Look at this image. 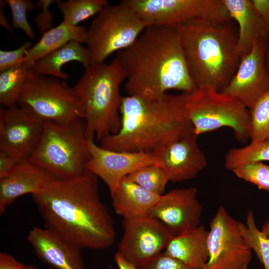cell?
Listing matches in <instances>:
<instances>
[{"instance_id":"cell-10","label":"cell","mask_w":269,"mask_h":269,"mask_svg":"<svg viewBox=\"0 0 269 269\" xmlns=\"http://www.w3.org/2000/svg\"><path fill=\"white\" fill-rule=\"evenodd\" d=\"M148 24L174 27L196 19L218 23L231 19L223 0L121 1Z\"/></svg>"},{"instance_id":"cell-25","label":"cell","mask_w":269,"mask_h":269,"mask_svg":"<svg viewBox=\"0 0 269 269\" xmlns=\"http://www.w3.org/2000/svg\"><path fill=\"white\" fill-rule=\"evenodd\" d=\"M56 3L63 16L62 21L73 26L98 14L109 4L107 0H58Z\"/></svg>"},{"instance_id":"cell-32","label":"cell","mask_w":269,"mask_h":269,"mask_svg":"<svg viewBox=\"0 0 269 269\" xmlns=\"http://www.w3.org/2000/svg\"><path fill=\"white\" fill-rule=\"evenodd\" d=\"M12 14V24L16 28L22 30L30 39L35 38L34 32L27 18V12L34 7L31 0H6Z\"/></svg>"},{"instance_id":"cell-35","label":"cell","mask_w":269,"mask_h":269,"mask_svg":"<svg viewBox=\"0 0 269 269\" xmlns=\"http://www.w3.org/2000/svg\"><path fill=\"white\" fill-rule=\"evenodd\" d=\"M141 269H194L163 253L148 262Z\"/></svg>"},{"instance_id":"cell-13","label":"cell","mask_w":269,"mask_h":269,"mask_svg":"<svg viewBox=\"0 0 269 269\" xmlns=\"http://www.w3.org/2000/svg\"><path fill=\"white\" fill-rule=\"evenodd\" d=\"M45 122L15 105L0 109V150L21 160L28 159L41 136Z\"/></svg>"},{"instance_id":"cell-19","label":"cell","mask_w":269,"mask_h":269,"mask_svg":"<svg viewBox=\"0 0 269 269\" xmlns=\"http://www.w3.org/2000/svg\"><path fill=\"white\" fill-rule=\"evenodd\" d=\"M27 240L37 256L57 269H85L80 250L46 228L34 227Z\"/></svg>"},{"instance_id":"cell-9","label":"cell","mask_w":269,"mask_h":269,"mask_svg":"<svg viewBox=\"0 0 269 269\" xmlns=\"http://www.w3.org/2000/svg\"><path fill=\"white\" fill-rule=\"evenodd\" d=\"M17 105L28 109L44 122L67 123L84 119L73 87L61 79L30 71Z\"/></svg>"},{"instance_id":"cell-26","label":"cell","mask_w":269,"mask_h":269,"mask_svg":"<svg viewBox=\"0 0 269 269\" xmlns=\"http://www.w3.org/2000/svg\"><path fill=\"white\" fill-rule=\"evenodd\" d=\"M30 67L26 63L10 68L0 74V103L7 108L17 104Z\"/></svg>"},{"instance_id":"cell-33","label":"cell","mask_w":269,"mask_h":269,"mask_svg":"<svg viewBox=\"0 0 269 269\" xmlns=\"http://www.w3.org/2000/svg\"><path fill=\"white\" fill-rule=\"evenodd\" d=\"M32 46V42L27 41L19 47L12 50H0V72L17 66L24 63L25 54Z\"/></svg>"},{"instance_id":"cell-6","label":"cell","mask_w":269,"mask_h":269,"mask_svg":"<svg viewBox=\"0 0 269 269\" xmlns=\"http://www.w3.org/2000/svg\"><path fill=\"white\" fill-rule=\"evenodd\" d=\"M90 158L84 119L67 123L45 122L39 141L29 158L58 178L84 171Z\"/></svg>"},{"instance_id":"cell-30","label":"cell","mask_w":269,"mask_h":269,"mask_svg":"<svg viewBox=\"0 0 269 269\" xmlns=\"http://www.w3.org/2000/svg\"><path fill=\"white\" fill-rule=\"evenodd\" d=\"M126 177L147 191L159 195L163 194L169 181L164 170L156 164L142 167Z\"/></svg>"},{"instance_id":"cell-20","label":"cell","mask_w":269,"mask_h":269,"mask_svg":"<svg viewBox=\"0 0 269 269\" xmlns=\"http://www.w3.org/2000/svg\"><path fill=\"white\" fill-rule=\"evenodd\" d=\"M231 18L238 23L237 48L243 57L257 38L269 40V27L256 10L252 0H223Z\"/></svg>"},{"instance_id":"cell-1","label":"cell","mask_w":269,"mask_h":269,"mask_svg":"<svg viewBox=\"0 0 269 269\" xmlns=\"http://www.w3.org/2000/svg\"><path fill=\"white\" fill-rule=\"evenodd\" d=\"M32 196L45 228L73 246L102 250L115 242L113 219L100 198L98 177L87 169L57 178Z\"/></svg>"},{"instance_id":"cell-12","label":"cell","mask_w":269,"mask_h":269,"mask_svg":"<svg viewBox=\"0 0 269 269\" xmlns=\"http://www.w3.org/2000/svg\"><path fill=\"white\" fill-rule=\"evenodd\" d=\"M123 227L117 252L139 268L162 253L173 237L162 223L149 215L123 218Z\"/></svg>"},{"instance_id":"cell-3","label":"cell","mask_w":269,"mask_h":269,"mask_svg":"<svg viewBox=\"0 0 269 269\" xmlns=\"http://www.w3.org/2000/svg\"><path fill=\"white\" fill-rule=\"evenodd\" d=\"M189 94L123 97L121 128L103 138L100 145L117 151L151 152L194 134L187 112Z\"/></svg>"},{"instance_id":"cell-34","label":"cell","mask_w":269,"mask_h":269,"mask_svg":"<svg viewBox=\"0 0 269 269\" xmlns=\"http://www.w3.org/2000/svg\"><path fill=\"white\" fill-rule=\"evenodd\" d=\"M54 1L53 0H39L37 2L40 10L35 17L34 21L41 35L52 28L54 14L49 10V7Z\"/></svg>"},{"instance_id":"cell-40","label":"cell","mask_w":269,"mask_h":269,"mask_svg":"<svg viewBox=\"0 0 269 269\" xmlns=\"http://www.w3.org/2000/svg\"><path fill=\"white\" fill-rule=\"evenodd\" d=\"M6 1L3 0H0V24L4 27L7 30H8L9 32H12V28H11L10 26L9 25L8 21L6 20V18H5L4 13L3 12V7L5 5V4H6Z\"/></svg>"},{"instance_id":"cell-43","label":"cell","mask_w":269,"mask_h":269,"mask_svg":"<svg viewBox=\"0 0 269 269\" xmlns=\"http://www.w3.org/2000/svg\"><path fill=\"white\" fill-rule=\"evenodd\" d=\"M24 269H38L34 266L30 265V266H26L25 268Z\"/></svg>"},{"instance_id":"cell-18","label":"cell","mask_w":269,"mask_h":269,"mask_svg":"<svg viewBox=\"0 0 269 269\" xmlns=\"http://www.w3.org/2000/svg\"><path fill=\"white\" fill-rule=\"evenodd\" d=\"M56 178L30 160L22 161L12 173L0 178V214L18 197L38 193Z\"/></svg>"},{"instance_id":"cell-24","label":"cell","mask_w":269,"mask_h":269,"mask_svg":"<svg viewBox=\"0 0 269 269\" xmlns=\"http://www.w3.org/2000/svg\"><path fill=\"white\" fill-rule=\"evenodd\" d=\"M87 30L84 26L62 21L43 33L39 40L28 49L24 63L31 67L38 60L72 41L85 43Z\"/></svg>"},{"instance_id":"cell-5","label":"cell","mask_w":269,"mask_h":269,"mask_svg":"<svg viewBox=\"0 0 269 269\" xmlns=\"http://www.w3.org/2000/svg\"><path fill=\"white\" fill-rule=\"evenodd\" d=\"M125 74L116 57L110 63L91 64L73 87L82 107L87 139L117 133L121 126L123 97L120 86Z\"/></svg>"},{"instance_id":"cell-22","label":"cell","mask_w":269,"mask_h":269,"mask_svg":"<svg viewBox=\"0 0 269 269\" xmlns=\"http://www.w3.org/2000/svg\"><path fill=\"white\" fill-rule=\"evenodd\" d=\"M115 212L123 218L148 215L160 195L124 178L111 194Z\"/></svg>"},{"instance_id":"cell-28","label":"cell","mask_w":269,"mask_h":269,"mask_svg":"<svg viewBox=\"0 0 269 269\" xmlns=\"http://www.w3.org/2000/svg\"><path fill=\"white\" fill-rule=\"evenodd\" d=\"M241 229L245 240L264 269H269V239L258 228L253 211L248 212L246 224L242 223Z\"/></svg>"},{"instance_id":"cell-17","label":"cell","mask_w":269,"mask_h":269,"mask_svg":"<svg viewBox=\"0 0 269 269\" xmlns=\"http://www.w3.org/2000/svg\"><path fill=\"white\" fill-rule=\"evenodd\" d=\"M197 137L192 134L151 152L169 181L180 182L191 179L207 166L206 156L198 144Z\"/></svg>"},{"instance_id":"cell-37","label":"cell","mask_w":269,"mask_h":269,"mask_svg":"<svg viewBox=\"0 0 269 269\" xmlns=\"http://www.w3.org/2000/svg\"><path fill=\"white\" fill-rule=\"evenodd\" d=\"M25 266L11 255L0 253V269H24Z\"/></svg>"},{"instance_id":"cell-27","label":"cell","mask_w":269,"mask_h":269,"mask_svg":"<svg viewBox=\"0 0 269 269\" xmlns=\"http://www.w3.org/2000/svg\"><path fill=\"white\" fill-rule=\"evenodd\" d=\"M258 161H269V141H251L241 147H233L227 152L225 167L231 171L244 165Z\"/></svg>"},{"instance_id":"cell-16","label":"cell","mask_w":269,"mask_h":269,"mask_svg":"<svg viewBox=\"0 0 269 269\" xmlns=\"http://www.w3.org/2000/svg\"><path fill=\"white\" fill-rule=\"evenodd\" d=\"M202 212L197 189L187 187L173 189L160 195L148 215L176 236L200 225Z\"/></svg>"},{"instance_id":"cell-7","label":"cell","mask_w":269,"mask_h":269,"mask_svg":"<svg viewBox=\"0 0 269 269\" xmlns=\"http://www.w3.org/2000/svg\"><path fill=\"white\" fill-rule=\"evenodd\" d=\"M186 107L197 136L226 127L240 142L250 138L249 109L233 97L211 88H197L189 93Z\"/></svg>"},{"instance_id":"cell-29","label":"cell","mask_w":269,"mask_h":269,"mask_svg":"<svg viewBox=\"0 0 269 269\" xmlns=\"http://www.w3.org/2000/svg\"><path fill=\"white\" fill-rule=\"evenodd\" d=\"M249 111L251 141H269V90Z\"/></svg>"},{"instance_id":"cell-41","label":"cell","mask_w":269,"mask_h":269,"mask_svg":"<svg viewBox=\"0 0 269 269\" xmlns=\"http://www.w3.org/2000/svg\"><path fill=\"white\" fill-rule=\"evenodd\" d=\"M261 231L269 239V218L263 225Z\"/></svg>"},{"instance_id":"cell-36","label":"cell","mask_w":269,"mask_h":269,"mask_svg":"<svg viewBox=\"0 0 269 269\" xmlns=\"http://www.w3.org/2000/svg\"><path fill=\"white\" fill-rule=\"evenodd\" d=\"M22 161L7 152L0 150V178L12 173Z\"/></svg>"},{"instance_id":"cell-21","label":"cell","mask_w":269,"mask_h":269,"mask_svg":"<svg viewBox=\"0 0 269 269\" xmlns=\"http://www.w3.org/2000/svg\"><path fill=\"white\" fill-rule=\"evenodd\" d=\"M208 231L203 225L173 236L163 253L194 269H203L208 259Z\"/></svg>"},{"instance_id":"cell-2","label":"cell","mask_w":269,"mask_h":269,"mask_svg":"<svg viewBox=\"0 0 269 269\" xmlns=\"http://www.w3.org/2000/svg\"><path fill=\"white\" fill-rule=\"evenodd\" d=\"M116 57L125 74L128 96L156 98L171 89L191 93L197 88L175 27L147 26Z\"/></svg>"},{"instance_id":"cell-38","label":"cell","mask_w":269,"mask_h":269,"mask_svg":"<svg viewBox=\"0 0 269 269\" xmlns=\"http://www.w3.org/2000/svg\"><path fill=\"white\" fill-rule=\"evenodd\" d=\"M252 1L259 15L269 27V0H252Z\"/></svg>"},{"instance_id":"cell-14","label":"cell","mask_w":269,"mask_h":269,"mask_svg":"<svg viewBox=\"0 0 269 269\" xmlns=\"http://www.w3.org/2000/svg\"><path fill=\"white\" fill-rule=\"evenodd\" d=\"M269 40L257 38L252 48L241 57L229 84L221 91L233 97L250 109L269 90V72L266 61Z\"/></svg>"},{"instance_id":"cell-4","label":"cell","mask_w":269,"mask_h":269,"mask_svg":"<svg viewBox=\"0 0 269 269\" xmlns=\"http://www.w3.org/2000/svg\"><path fill=\"white\" fill-rule=\"evenodd\" d=\"M179 33L188 69L197 88L221 91L240 64L238 34L228 22L196 19L174 26Z\"/></svg>"},{"instance_id":"cell-11","label":"cell","mask_w":269,"mask_h":269,"mask_svg":"<svg viewBox=\"0 0 269 269\" xmlns=\"http://www.w3.org/2000/svg\"><path fill=\"white\" fill-rule=\"evenodd\" d=\"M242 223L220 207L210 223L208 261L203 269H247L252 249L242 232Z\"/></svg>"},{"instance_id":"cell-39","label":"cell","mask_w":269,"mask_h":269,"mask_svg":"<svg viewBox=\"0 0 269 269\" xmlns=\"http://www.w3.org/2000/svg\"><path fill=\"white\" fill-rule=\"evenodd\" d=\"M114 260L119 269H141L128 262L117 252L115 254Z\"/></svg>"},{"instance_id":"cell-15","label":"cell","mask_w":269,"mask_h":269,"mask_svg":"<svg viewBox=\"0 0 269 269\" xmlns=\"http://www.w3.org/2000/svg\"><path fill=\"white\" fill-rule=\"evenodd\" d=\"M90 158L85 169L102 179L110 194L121 181L134 171L156 164L151 152L117 151L97 144L94 138L87 139Z\"/></svg>"},{"instance_id":"cell-8","label":"cell","mask_w":269,"mask_h":269,"mask_svg":"<svg viewBox=\"0 0 269 269\" xmlns=\"http://www.w3.org/2000/svg\"><path fill=\"white\" fill-rule=\"evenodd\" d=\"M148 24L122 1L108 4L94 18L87 30L85 44L91 64L104 62L116 51L131 46Z\"/></svg>"},{"instance_id":"cell-42","label":"cell","mask_w":269,"mask_h":269,"mask_svg":"<svg viewBox=\"0 0 269 269\" xmlns=\"http://www.w3.org/2000/svg\"><path fill=\"white\" fill-rule=\"evenodd\" d=\"M266 61L267 67L268 71L269 72V46L268 47L267 50Z\"/></svg>"},{"instance_id":"cell-31","label":"cell","mask_w":269,"mask_h":269,"mask_svg":"<svg viewBox=\"0 0 269 269\" xmlns=\"http://www.w3.org/2000/svg\"><path fill=\"white\" fill-rule=\"evenodd\" d=\"M232 172L259 189L269 192V165L261 161L255 162L239 167Z\"/></svg>"},{"instance_id":"cell-23","label":"cell","mask_w":269,"mask_h":269,"mask_svg":"<svg viewBox=\"0 0 269 269\" xmlns=\"http://www.w3.org/2000/svg\"><path fill=\"white\" fill-rule=\"evenodd\" d=\"M81 63L85 68L91 64L90 54L87 47L76 41H72L37 61L29 71L33 73L57 78L63 80L69 78L62 67L71 61Z\"/></svg>"}]
</instances>
